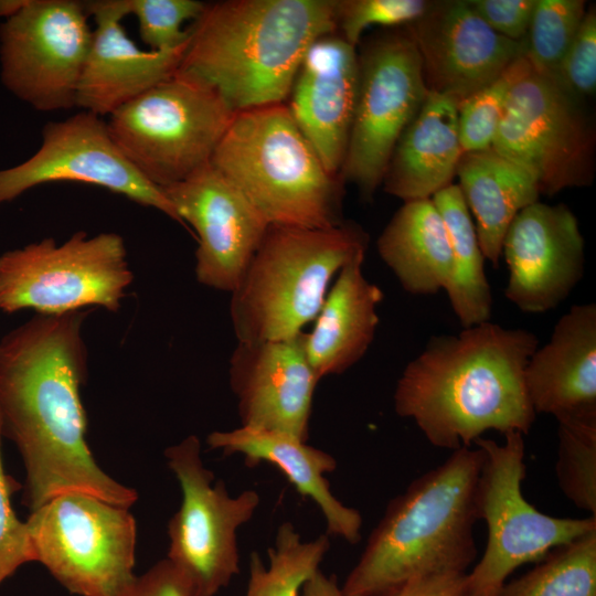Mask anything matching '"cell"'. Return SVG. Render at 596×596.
<instances>
[{
    "mask_svg": "<svg viewBox=\"0 0 596 596\" xmlns=\"http://www.w3.org/2000/svg\"><path fill=\"white\" fill-rule=\"evenodd\" d=\"M89 312L40 313L0 340L2 434L21 454L30 511L70 491L128 509L138 499L98 466L86 441L79 390L87 373L82 327Z\"/></svg>",
    "mask_w": 596,
    "mask_h": 596,
    "instance_id": "cell-1",
    "label": "cell"
},
{
    "mask_svg": "<svg viewBox=\"0 0 596 596\" xmlns=\"http://www.w3.org/2000/svg\"><path fill=\"white\" fill-rule=\"evenodd\" d=\"M538 344L531 331L490 321L433 337L397 380L395 412L453 451L488 430L526 435L536 414L524 372Z\"/></svg>",
    "mask_w": 596,
    "mask_h": 596,
    "instance_id": "cell-2",
    "label": "cell"
},
{
    "mask_svg": "<svg viewBox=\"0 0 596 596\" xmlns=\"http://www.w3.org/2000/svg\"><path fill=\"white\" fill-rule=\"evenodd\" d=\"M180 68L214 87L235 111L285 103L309 46L337 32L336 0L206 3Z\"/></svg>",
    "mask_w": 596,
    "mask_h": 596,
    "instance_id": "cell-3",
    "label": "cell"
},
{
    "mask_svg": "<svg viewBox=\"0 0 596 596\" xmlns=\"http://www.w3.org/2000/svg\"><path fill=\"white\" fill-rule=\"evenodd\" d=\"M482 462L479 446L461 447L394 497L350 571L344 593L376 596L412 578L468 573L477 557Z\"/></svg>",
    "mask_w": 596,
    "mask_h": 596,
    "instance_id": "cell-4",
    "label": "cell"
},
{
    "mask_svg": "<svg viewBox=\"0 0 596 596\" xmlns=\"http://www.w3.org/2000/svg\"><path fill=\"white\" fill-rule=\"evenodd\" d=\"M211 164L268 225L343 222V180L328 172L285 103L236 113Z\"/></svg>",
    "mask_w": 596,
    "mask_h": 596,
    "instance_id": "cell-5",
    "label": "cell"
},
{
    "mask_svg": "<svg viewBox=\"0 0 596 596\" xmlns=\"http://www.w3.org/2000/svg\"><path fill=\"white\" fill-rule=\"evenodd\" d=\"M369 236L343 221L328 228L268 225L231 292L230 313L237 341L294 337L313 321L331 280L365 255Z\"/></svg>",
    "mask_w": 596,
    "mask_h": 596,
    "instance_id": "cell-6",
    "label": "cell"
},
{
    "mask_svg": "<svg viewBox=\"0 0 596 596\" xmlns=\"http://www.w3.org/2000/svg\"><path fill=\"white\" fill-rule=\"evenodd\" d=\"M235 111L202 78L179 68L107 121L131 164L163 189L209 164Z\"/></svg>",
    "mask_w": 596,
    "mask_h": 596,
    "instance_id": "cell-7",
    "label": "cell"
},
{
    "mask_svg": "<svg viewBox=\"0 0 596 596\" xmlns=\"http://www.w3.org/2000/svg\"><path fill=\"white\" fill-rule=\"evenodd\" d=\"M24 523L32 562L72 594L121 596L137 576V525L128 508L70 491L32 510Z\"/></svg>",
    "mask_w": 596,
    "mask_h": 596,
    "instance_id": "cell-8",
    "label": "cell"
},
{
    "mask_svg": "<svg viewBox=\"0 0 596 596\" xmlns=\"http://www.w3.org/2000/svg\"><path fill=\"white\" fill-rule=\"evenodd\" d=\"M473 444L483 451L477 509L488 535L482 556L467 573V584L469 596H497L518 567L536 563L554 547L596 530V517H552L524 498L521 433L505 434L503 444L482 437Z\"/></svg>",
    "mask_w": 596,
    "mask_h": 596,
    "instance_id": "cell-9",
    "label": "cell"
},
{
    "mask_svg": "<svg viewBox=\"0 0 596 596\" xmlns=\"http://www.w3.org/2000/svg\"><path fill=\"white\" fill-rule=\"evenodd\" d=\"M132 278L119 234L76 232L63 243L47 237L0 255V309L117 311Z\"/></svg>",
    "mask_w": 596,
    "mask_h": 596,
    "instance_id": "cell-10",
    "label": "cell"
},
{
    "mask_svg": "<svg viewBox=\"0 0 596 596\" xmlns=\"http://www.w3.org/2000/svg\"><path fill=\"white\" fill-rule=\"evenodd\" d=\"M164 457L182 493L168 524L167 560L193 596H214L240 573L237 531L253 518L260 497L254 489L231 496L204 466L195 435L168 447Z\"/></svg>",
    "mask_w": 596,
    "mask_h": 596,
    "instance_id": "cell-11",
    "label": "cell"
},
{
    "mask_svg": "<svg viewBox=\"0 0 596 596\" xmlns=\"http://www.w3.org/2000/svg\"><path fill=\"white\" fill-rule=\"evenodd\" d=\"M360 44L354 113L340 177L370 200L382 184L398 138L429 91L406 26Z\"/></svg>",
    "mask_w": 596,
    "mask_h": 596,
    "instance_id": "cell-12",
    "label": "cell"
},
{
    "mask_svg": "<svg viewBox=\"0 0 596 596\" xmlns=\"http://www.w3.org/2000/svg\"><path fill=\"white\" fill-rule=\"evenodd\" d=\"M577 100L532 67L511 89L491 148L529 173L540 194L594 180L595 131Z\"/></svg>",
    "mask_w": 596,
    "mask_h": 596,
    "instance_id": "cell-13",
    "label": "cell"
},
{
    "mask_svg": "<svg viewBox=\"0 0 596 596\" xmlns=\"http://www.w3.org/2000/svg\"><path fill=\"white\" fill-rule=\"evenodd\" d=\"M93 30L84 2L28 0L0 24V78L38 111L76 107Z\"/></svg>",
    "mask_w": 596,
    "mask_h": 596,
    "instance_id": "cell-14",
    "label": "cell"
},
{
    "mask_svg": "<svg viewBox=\"0 0 596 596\" xmlns=\"http://www.w3.org/2000/svg\"><path fill=\"white\" fill-rule=\"evenodd\" d=\"M53 182L102 187L183 224L164 192L142 177L121 152L107 121L88 111L46 124L41 146L30 158L0 170V204Z\"/></svg>",
    "mask_w": 596,
    "mask_h": 596,
    "instance_id": "cell-15",
    "label": "cell"
},
{
    "mask_svg": "<svg viewBox=\"0 0 596 596\" xmlns=\"http://www.w3.org/2000/svg\"><path fill=\"white\" fill-rule=\"evenodd\" d=\"M161 190L182 223L198 234V281L232 292L259 246L267 222L211 162Z\"/></svg>",
    "mask_w": 596,
    "mask_h": 596,
    "instance_id": "cell-16",
    "label": "cell"
},
{
    "mask_svg": "<svg viewBox=\"0 0 596 596\" xmlns=\"http://www.w3.org/2000/svg\"><path fill=\"white\" fill-rule=\"evenodd\" d=\"M405 26L418 51L427 89L457 104L525 55L524 41L496 33L467 0L430 1L426 11Z\"/></svg>",
    "mask_w": 596,
    "mask_h": 596,
    "instance_id": "cell-17",
    "label": "cell"
},
{
    "mask_svg": "<svg viewBox=\"0 0 596 596\" xmlns=\"http://www.w3.org/2000/svg\"><path fill=\"white\" fill-rule=\"evenodd\" d=\"M241 426L309 439L319 377L306 350V332L278 340L237 341L228 364Z\"/></svg>",
    "mask_w": 596,
    "mask_h": 596,
    "instance_id": "cell-18",
    "label": "cell"
},
{
    "mask_svg": "<svg viewBox=\"0 0 596 596\" xmlns=\"http://www.w3.org/2000/svg\"><path fill=\"white\" fill-rule=\"evenodd\" d=\"M509 268L507 299L525 312L557 307L584 274V238L564 204L540 201L522 209L502 243Z\"/></svg>",
    "mask_w": 596,
    "mask_h": 596,
    "instance_id": "cell-19",
    "label": "cell"
},
{
    "mask_svg": "<svg viewBox=\"0 0 596 596\" xmlns=\"http://www.w3.org/2000/svg\"><path fill=\"white\" fill-rule=\"evenodd\" d=\"M358 88V52L338 32L305 53L285 102L329 173L340 175Z\"/></svg>",
    "mask_w": 596,
    "mask_h": 596,
    "instance_id": "cell-20",
    "label": "cell"
},
{
    "mask_svg": "<svg viewBox=\"0 0 596 596\" xmlns=\"http://www.w3.org/2000/svg\"><path fill=\"white\" fill-rule=\"evenodd\" d=\"M94 18L92 43L77 89L76 107L97 116L115 110L174 74L189 41L173 50H142L127 35L121 20L125 0L83 1Z\"/></svg>",
    "mask_w": 596,
    "mask_h": 596,
    "instance_id": "cell-21",
    "label": "cell"
},
{
    "mask_svg": "<svg viewBox=\"0 0 596 596\" xmlns=\"http://www.w3.org/2000/svg\"><path fill=\"white\" fill-rule=\"evenodd\" d=\"M525 386L535 412L555 418L596 412V305H574L531 355Z\"/></svg>",
    "mask_w": 596,
    "mask_h": 596,
    "instance_id": "cell-22",
    "label": "cell"
},
{
    "mask_svg": "<svg viewBox=\"0 0 596 596\" xmlns=\"http://www.w3.org/2000/svg\"><path fill=\"white\" fill-rule=\"evenodd\" d=\"M206 444L225 456H243L248 466L260 462L274 465L300 496L318 505L324 518L327 535L338 536L350 544L360 541L361 513L342 503L330 489L327 475L336 470L337 460L329 453L284 433L246 426L212 432Z\"/></svg>",
    "mask_w": 596,
    "mask_h": 596,
    "instance_id": "cell-23",
    "label": "cell"
},
{
    "mask_svg": "<svg viewBox=\"0 0 596 596\" xmlns=\"http://www.w3.org/2000/svg\"><path fill=\"white\" fill-rule=\"evenodd\" d=\"M462 153L457 102L429 92L394 147L383 189L404 202L432 199L451 184Z\"/></svg>",
    "mask_w": 596,
    "mask_h": 596,
    "instance_id": "cell-24",
    "label": "cell"
},
{
    "mask_svg": "<svg viewBox=\"0 0 596 596\" xmlns=\"http://www.w3.org/2000/svg\"><path fill=\"white\" fill-rule=\"evenodd\" d=\"M365 255H359L338 273L323 304L306 332L309 362L319 377L338 375L358 363L373 342L380 319L382 289L363 274Z\"/></svg>",
    "mask_w": 596,
    "mask_h": 596,
    "instance_id": "cell-25",
    "label": "cell"
},
{
    "mask_svg": "<svg viewBox=\"0 0 596 596\" xmlns=\"http://www.w3.org/2000/svg\"><path fill=\"white\" fill-rule=\"evenodd\" d=\"M456 174L485 258L498 267L502 243L514 216L539 201L533 178L492 148L464 152Z\"/></svg>",
    "mask_w": 596,
    "mask_h": 596,
    "instance_id": "cell-26",
    "label": "cell"
},
{
    "mask_svg": "<svg viewBox=\"0 0 596 596\" xmlns=\"http://www.w3.org/2000/svg\"><path fill=\"white\" fill-rule=\"evenodd\" d=\"M377 253L414 295L446 289L453 254L444 220L432 199L404 202L376 242Z\"/></svg>",
    "mask_w": 596,
    "mask_h": 596,
    "instance_id": "cell-27",
    "label": "cell"
},
{
    "mask_svg": "<svg viewBox=\"0 0 596 596\" xmlns=\"http://www.w3.org/2000/svg\"><path fill=\"white\" fill-rule=\"evenodd\" d=\"M449 237L453 274L445 289L451 309L464 328L489 321L492 297L485 273V256L458 184H449L432 198Z\"/></svg>",
    "mask_w": 596,
    "mask_h": 596,
    "instance_id": "cell-28",
    "label": "cell"
},
{
    "mask_svg": "<svg viewBox=\"0 0 596 596\" xmlns=\"http://www.w3.org/2000/svg\"><path fill=\"white\" fill-rule=\"evenodd\" d=\"M329 549V535L304 541L291 522L281 523L267 550V563L257 552L251 553L245 596H301Z\"/></svg>",
    "mask_w": 596,
    "mask_h": 596,
    "instance_id": "cell-29",
    "label": "cell"
},
{
    "mask_svg": "<svg viewBox=\"0 0 596 596\" xmlns=\"http://www.w3.org/2000/svg\"><path fill=\"white\" fill-rule=\"evenodd\" d=\"M497 596H596V530L554 547Z\"/></svg>",
    "mask_w": 596,
    "mask_h": 596,
    "instance_id": "cell-30",
    "label": "cell"
},
{
    "mask_svg": "<svg viewBox=\"0 0 596 596\" xmlns=\"http://www.w3.org/2000/svg\"><path fill=\"white\" fill-rule=\"evenodd\" d=\"M556 421L558 487L574 505L596 517V412Z\"/></svg>",
    "mask_w": 596,
    "mask_h": 596,
    "instance_id": "cell-31",
    "label": "cell"
},
{
    "mask_svg": "<svg viewBox=\"0 0 596 596\" xmlns=\"http://www.w3.org/2000/svg\"><path fill=\"white\" fill-rule=\"evenodd\" d=\"M586 13L584 0H536L524 39L532 68L554 77Z\"/></svg>",
    "mask_w": 596,
    "mask_h": 596,
    "instance_id": "cell-32",
    "label": "cell"
},
{
    "mask_svg": "<svg viewBox=\"0 0 596 596\" xmlns=\"http://www.w3.org/2000/svg\"><path fill=\"white\" fill-rule=\"evenodd\" d=\"M531 67L522 55L493 82L458 104V131L464 152L491 148L511 89Z\"/></svg>",
    "mask_w": 596,
    "mask_h": 596,
    "instance_id": "cell-33",
    "label": "cell"
},
{
    "mask_svg": "<svg viewBox=\"0 0 596 596\" xmlns=\"http://www.w3.org/2000/svg\"><path fill=\"white\" fill-rule=\"evenodd\" d=\"M127 15L136 17L140 38L152 51H169L190 40V28L206 3L198 0H125Z\"/></svg>",
    "mask_w": 596,
    "mask_h": 596,
    "instance_id": "cell-34",
    "label": "cell"
},
{
    "mask_svg": "<svg viewBox=\"0 0 596 596\" xmlns=\"http://www.w3.org/2000/svg\"><path fill=\"white\" fill-rule=\"evenodd\" d=\"M429 3L426 0H336L337 32L356 47L369 26H405L418 19Z\"/></svg>",
    "mask_w": 596,
    "mask_h": 596,
    "instance_id": "cell-35",
    "label": "cell"
},
{
    "mask_svg": "<svg viewBox=\"0 0 596 596\" xmlns=\"http://www.w3.org/2000/svg\"><path fill=\"white\" fill-rule=\"evenodd\" d=\"M553 79L576 99L595 93L596 11L594 6L586 10L579 29Z\"/></svg>",
    "mask_w": 596,
    "mask_h": 596,
    "instance_id": "cell-36",
    "label": "cell"
},
{
    "mask_svg": "<svg viewBox=\"0 0 596 596\" xmlns=\"http://www.w3.org/2000/svg\"><path fill=\"white\" fill-rule=\"evenodd\" d=\"M2 436L0 416V584L21 565L32 562L25 523L18 519L11 504V496L20 486L4 471Z\"/></svg>",
    "mask_w": 596,
    "mask_h": 596,
    "instance_id": "cell-37",
    "label": "cell"
},
{
    "mask_svg": "<svg viewBox=\"0 0 596 596\" xmlns=\"http://www.w3.org/2000/svg\"><path fill=\"white\" fill-rule=\"evenodd\" d=\"M536 0H467L471 10L496 33L524 41Z\"/></svg>",
    "mask_w": 596,
    "mask_h": 596,
    "instance_id": "cell-38",
    "label": "cell"
},
{
    "mask_svg": "<svg viewBox=\"0 0 596 596\" xmlns=\"http://www.w3.org/2000/svg\"><path fill=\"white\" fill-rule=\"evenodd\" d=\"M121 596H193L191 589L164 558L136 576Z\"/></svg>",
    "mask_w": 596,
    "mask_h": 596,
    "instance_id": "cell-39",
    "label": "cell"
},
{
    "mask_svg": "<svg viewBox=\"0 0 596 596\" xmlns=\"http://www.w3.org/2000/svg\"><path fill=\"white\" fill-rule=\"evenodd\" d=\"M376 596H469L467 573L412 578Z\"/></svg>",
    "mask_w": 596,
    "mask_h": 596,
    "instance_id": "cell-40",
    "label": "cell"
},
{
    "mask_svg": "<svg viewBox=\"0 0 596 596\" xmlns=\"http://www.w3.org/2000/svg\"><path fill=\"white\" fill-rule=\"evenodd\" d=\"M301 596H350L339 585L336 575L318 570L304 585Z\"/></svg>",
    "mask_w": 596,
    "mask_h": 596,
    "instance_id": "cell-41",
    "label": "cell"
},
{
    "mask_svg": "<svg viewBox=\"0 0 596 596\" xmlns=\"http://www.w3.org/2000/svg\"><path fill=\"white\" fill-rule=\"evenodd\" d=\"M28 0H0V19L6 20L17 14Z\"/></svg>",
    "mask_w": 596,
    "mask_h": 596,
    "instance_id": "cell-42",
    "label": "cell"
}]
</instances>
